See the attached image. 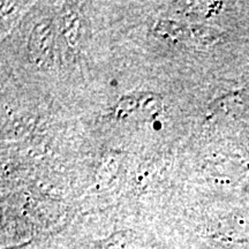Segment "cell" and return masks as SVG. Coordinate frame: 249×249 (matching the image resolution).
I'll return each instance as SVG.
<instances>
[{
    "label": "cell",
    "mask_w": 249,
    "mask_h": 249,
    "mask_svg": "<svg viewBox=\"0 0 249 249\" xmlns=\"http://www.w3.org/2000/svg\"><path fill=\"white\" fill-rule=\"evenodd\" d=\"M53 46V31L49 21L40 22L31 34L29 50L31 58L38 66L50 64Z\"/></svg>",
    "instance_id": "6da1fadb"
},
{
    "label": "cell",
    "mask_w": 249,
    "mask_h": 249,
    "mask_svg": "<svg viewBox=\"0 0 249 249\" xmlns=\"http://www.w3.org/2000/svg\"><path fill=\"white\" fill-rule=\"evenodd\" d=\"M124 245H126V238L123 234H114L97 246L96 249H124Z\"/></svg>",
    "instance_id": "7a4b0ae2"
}]
</instances>
